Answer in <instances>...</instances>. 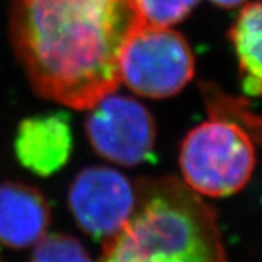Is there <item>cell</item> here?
Wrapping results in <instances>:
<instances>
[{
  "label": "cell",
  "mask_w": 262,
  "mask_h": 262,
  "mask_svg": "<svg viewBox=\"0 0 262 262\" xmlns=\"http://www.w3.org/2000/svg\"><path fill=\"white\" fill-rule=\"evenodd\" d=\"M139 27L134 0H12L15 54L39 96L89 110L120 84V56Z\"/></svg>",
  "instance_id": "obj_1"
},
{
  "label": "cell",
  "mask_w": 262,
  "mask_h": 262,
  "mask_svg": "<svg viewBox=\"0 0 262 262\" xmlns=\"http://www.w3.org/2000/svg\"><path fill=\"white\" fill-rule=\"evenodd\" d=\"M101 262H227L217 215L172 177L140 181L136 208L106 239Z\"/></svg>",
  "instance_id": "obj_2"
},
{
  "label": "cell",
  "mask_w": 262,
  "mask_h": 262,
  "mask_svg": "<svg viewBox=\"0 0 262 262\" xmlns=\"http://www.w3.org/2000/svg\"><path fill=\"white\" fill-rule=\"evenodd\" d=\"M179 166L184 182L200 195H233L252 178L256 143L241 125L208 117L185 136Z\"/></svg>",
  "instance_id": "obj_3"
},
{
  "label": "cell",
  "mask_w": 262,
  "mask_h": 262,
  "mask_svg": "<svg viewBox=\"0 0 262 262\" xmlns=\"http://www.w3.org/2000/svg\"><path fill=\"white\" fill-rule=\"evenodd\" d=\"M194 75L195 58L188 41L168 27H137L120 56V83L144 98L179 94Z\"/></svg>",
  "instance_id": "obj_4"
},
{
  "label": "cell",
  "mask_w": 262,
  "mask_h": 262,
  "mask_svg": "<svg viewBox=\"0 0 262 262\" xmlns=\"http://www.w3.org/2000/svg\"><path fill=\"white\" fill-rule=\"evenodd\" d=\"M88 111L84 124L88 139L99 156L122 166H134L149 159L156 128L143 103L113 92Z\"/></svg>",
  "instance_id": "obj_5"
},
{
  "label": "cell",
  "mask_w": 262,
  "mask_h": 262,
  "mask_svg": "<svg viewBox=\"0 0 262 262\" xmlns=\"http://www.w3.org/2000/svg\"><path fill=\"white\" fill-rule=\"evenodd\" d=\"M76 222L96 239H108L128 222L136 208V188L121 172L105 166L79 172L69 191Z\"/></svg>",
  "instance_id": "obj_6"
},
{
  "label": "cell",
  "mask_w": 262,
  "mask_h": 262,
  "mask_svg": "<svg viewBox=\"0 0 262 262\" xmlns=\"http://www.w3.org/2000/svg\"><path fill=\"white\" fill-rule=\"evenodd\" d=\"M72 146V128L61 114L24 120L15 140L19 162L41 177L51 175L63 168L70 158Z\"/></svg>",
  "instance_id": "obj_7"
},
{
  "label": "cell",
  "mask_w": 262,
  "mask_h": 262,
  "mask_svg": "<svg viewBox=\"0 0 262 262\" xmlns=\"http://www.w3.org/2000/svg\"><path fill=\"white\" fill-rule=\"evenodd\" d=\"M50 222L46 198L35 188L20 182L0 184V242L27 248L44 236Z\"/></svg>",
  "instance_id": "obj_8"
},
{
  "label": "cell",
  "mask_w": 262,
  "mask_h": 262,
  "mask_svg": "<svg viewBox=\"0 0 262 262\" xmlns=\"http://www.w3.org/2000/svg\"><path fill=\"white\" fill-rule=\"evenodd\" d=\"M242 89L262 96V0L246 2L229 31Z\"/></svg>",
  "instance_id": "obj_9"
},
{
  "label": "cell",
  "mask_w": 262,
  "mask_h": 262,
  "mask_svg": "<svg viewBox=\"0 0 262 262\" xmlns=\"http://www.w3.org/2000/svg\"><path fill=\"white\" fill-rule=\"evenodd\" d=\"M201 91L208 117L223 118L241 125L248 131L256 146H262V115L253 111L251 102L246 98L226 94L213 83H204Z\"/></svg>",
  "instance_id": "obj_10"
},
{
  "label": "cell",
  "mask_w": 262,
  "mask_h": 262,
  "mask_svg": "<svg viewBox=\"0 0 262 262\" xmlns=\"http://www.w3.org/2000/svg\"><path fill=\"white\" fill-rule=\"evenodd\" d=\"M200 0H134L139 27H168L181 22Z\"/></svg>",
  "instance_id": "obj_11"
},
{
  "label": "cell",
  "mask_w": 262,
  "mask_h": 262,
  "mask_svg": "<svg viewBox=\"0 0 262 262\" xmlns=\"http://www.w3.org/2000/svg\"><path fill=\"white\" fill-rule=\"evenodd\" d=\"M31 262H94L75 237L48 234L37 242Z\"/></svg>",
  "instance_id": "obj_12"
},
{
  "label": "cell",
  "mask_w": 262,
  "mask_h": 262,
  "mask_svg": "<svg viewBox=\"0 0 262 262\" xmlns=\"http://www.w3.org/2000/svg\"><path fill=\"white\" fill-rule=\"evenodd\" d=\"M210 2L219 8H223V9H234V8H239V6L245 5L248 0H210Z\"/></svg>",
  "instance_id": "obj_13"
}]
</instances>
